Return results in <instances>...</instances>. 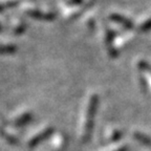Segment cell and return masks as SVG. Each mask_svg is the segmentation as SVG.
<instances>
[{
	"label": "cell",
	"instance_id": "10",
	"mask_svg": "<svg viewBox=\"0 0 151 151\" xmlns=\"http://www.w3.org/2000/svg\"><path fill=\"white\" fill-rule=\"evenodd\" d=\"M14 46L12 45H0V54H11L15 52Z\"/></svg>",
	"mask_w": 151,
	"mask_h": 151
},
{
	"label": "cell",
	"instance_id": "14",
	"mask_svg": "<svg viewBox=\"0 0 151 151\" xmlns=\"http://www.w3.org/2000/svg\"><path fill=\"white\" fill-rule=\"evenodd\" d=\"M149 29H151V20H148V21H146L144 24L141 25V31L147 32V31H149Z\"/></svg>",
	"mask_w": 151,
	"mask_h": 151
},
{
	"label": "cell",
	"instance_id": "1",
	"mask_svg": "<svg viewBox=\"0 0 151 151\" xmlns=\"http://www.w3.org/2000/svg\"><path fill=\"white\" fill-rule=\"evenodd\" d=\"M98 103H99V98L97 94H92L89 99L87 110L85 113V119L83 122L82 131H81V141L83 143L87 142L91 137V132L93 130L94 119H96V113H97Z\"/></svg>",
	"mask_w": 151,
	"mask_h": 151
},
{
	"label": "cell",
	"instance_id": "2",
	"mask_svg": "<svg viewBox=\"0 0 151 151\" xmlns=\"http://www.w3.org/2000/svg\"><path fill=\"white\" fill-rule=\"evenodd\" d=\"M54 133V129L52 127H47V128H44L43 130L39 131L38 133H36L35 135L31 137V139L28 141V146L31 147V148H34V147L38 146L39 144H41L43 141L47 139L48 137Z\"/></svg>",
	"mask_w": 151,
	"mask_h": 151
},
{
	"label": "cell",
	"instance_id": "4",
	"mask_svg": "<svg viewBox=\"0 0 151 151\" xmlns=\"http://www.w3.org/2000/svg\"><path fill=\"white\" fill-rule=\"evenodd\" d=\"M110 19L113 20L114 22H116V23L122 24V25L126 28H133V23L131 22V20L127 19L126 17H123V16H121V15L113 14L110 16Z\"/></svg>",
	"mask_w": 151,
	"mask_h": 151
},
{
	"label": "cell",
	"instance_id": "5",
	"mask_svg": "<svg viewBox=\"0 0 151 151\" xmlns=\"http://www.w3.org/2000/svg\"><path fill=\"white\" fill-rule=\"evenodd\" d=\"M133 137L137 141H139L142 145H144L145 147H147V148L151 150V139L149 137H147L145 133L139 131H135L133 132Z\"/></svg>",
	"mask_w": 151,
	"mask_h": 151
},
{
	"label": "cell",
	"instance_id": "7",
	"mask_svg": "<svg viewBox=\"0 0 151 151\" xmlns=\"http://www.w3.org/2000/svg\"><path fill=\"white\" fill-rule=\"evenodd\" d=\"M0 137H2L4 141H6L9 144L11 145H16L17 144V139L15 137H13L9 132H7L6 130H4L2 127H0Z\"/></svg>",
	"mask_w": 151,
	"mask_h": 151
},
{
	"label": "cell",
	"instance_id": "3",
	"mask_svg": "<svg viewBox=\"0 0 151 151\" xmlns=\"http://www.w3.org/2000/svg\"><path fill=\"white\" fill-rule=\"evenodd\" d=\"M26 14L31 18L38 19V20H43V21H52L56 16L54 14H50V13H43L40 11H36V9H32V11H27Z\"/></svg>",
	"mask_w": 151,
	"mask_h": 151
},
{
	"label": "cell",
	"instance_id": "9",
	"mask_svg": "<svg viewBox=\"0 0 151 151\" xmlns=\"http://www.w3.org/2000/svg\"><path fill=\"white\" fill-rule=\"evenodd\" d=\"M122 137V132L119 130H114L110 133V135H108V141L109 142H116L121 139Z\"/></svg>",
	"mask_w": 151,
	"mask_h": 151
},
{
	"label": "cell",
	"instance_id": "12",
	"mask_svg": "<svg viewBox=\"0 0 151 151\" xmlns=\"http://www.w3.org/2000/svg\"><path fill=\"white\" fill-rule=\"evenodd\" d=\"M139 68L141 69H144V70H146V71H148V73H151V66L149 65L148 63H146V62H139Z\"/></svg>",
	"mask_w": 151,
	"mask_h": 151
},
{
	"label": "cell",
	"instance_id": "8",
	"mask_svg": "<svg viewBox=\"0 0 151 151\" xmlns=\"http://www.w3.org/2000/svg\"><path fill=\"white\" fill-rule=\"evenodd\" d=\"M112 37H113L112 33H111L110 31L107 32V34H106V44H107V47H108V52L112 57H116V52L114 50V48L112 47V45H111V42H112Z\"/></svg>",
	"mask_w": 151,
	"mask_h": 151
},
{
	"label": "cell",
	"instance_id": "13",
	"mask_svg": "<svg viewBox=\"0 0 151 151\" xmlns=\"http://www.w3.org/2000/svg\"><path fill=\"white\" fill-rule=\"evenodd\" d=\"M107 151H128V147L125 145H119V146L113 147V148L109 149Z\"/></svg>",
	"mask_w": 151,
	"mask_h": 151
},
{
	"label": "cell",
	"instance_id": "6",
	"mask_svg": "<svg viewBox=\"0 0 151 151\" xmlns=\"http://www.w3.org/2000/svg\"><path fill=\"white\" fill-rule=\"evenodd\" d=\"M32 120V114L29 112H24L22 113L21 116H19L18 118L15 119L14 121V124L16 126H18V127H20V126H23L25 125V124H27L29 121Z\"/></svg>",
	"mask_w": 151,
	"mask_h": 151
},
{
	"label": "cell",
	"instance_id": "11",
	"mask_svg": "<svg viewBox=\"0 0 151 151\" xmlns=\"http://www.w3.org/2000/svg\"><path fill=\"white\" fill-rule=\"evenodd\" d=\"M17 4H18V1H9V2H5V3H0V12L3 11V9L16 6Z\"/></svg>",
	"mask_w": 151,
	"mask_h": 151
}]
</instances>
